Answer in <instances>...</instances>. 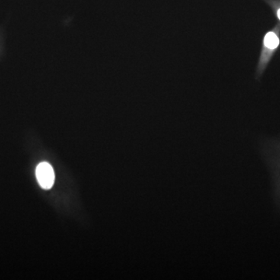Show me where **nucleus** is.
Segmentation results:
<instances>
[{"instance_id": "obj_3", "label": "nucleus", "mask_w": 280, "mask_h": 280, "mask_svg": "<svg viewBox=\"0 0 280 280\" xmlns=\"http://www.w3.org/2000/svg\"><path fill=\"white\" fill-rule=\"evenodd\" d=\"M272 7H273V8H275V15L280 23V4H278V5L273 4Z\"/></svg>"}, {"instance_id": "obj_1", "label": "nucleus", "mask_w": 280, "mask_h": 280, "mask_svg": "<svg viewBox=\"0 0 280 280\" xmlns=\"http://www.w3.org/2000/svg\"><path fill=\"white\" fill-rule=\"evenodd\" d=\"M280 49V23L265 32L262 41L259 60L255 68V79L262 78L272 58Z\"/></svg>"}, {"instance_id": "obj_2", "label": "nucleus", "mask_w": 280, "mask_h": 280, "mask_svg": "<svg viewBox=\"0 0 280 280\" xmlns=\"http://www.w3.org/2000/svg\"><path fill=\"white\" fill-rule=\"evenodd\" d=\"M36 177L42 189H50L55 181L53 168L49 163L42 162L36 168Z\"/></svg>"}]
</instances>
